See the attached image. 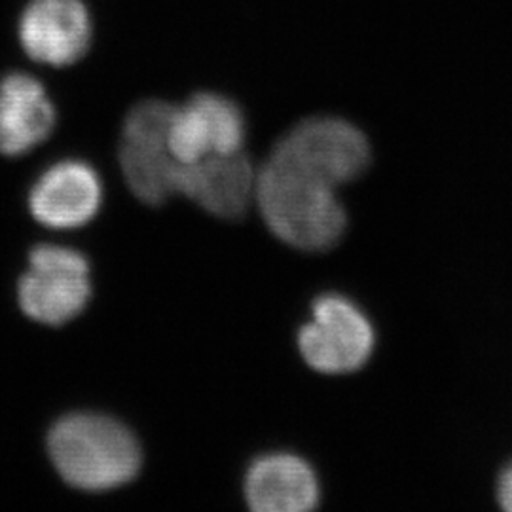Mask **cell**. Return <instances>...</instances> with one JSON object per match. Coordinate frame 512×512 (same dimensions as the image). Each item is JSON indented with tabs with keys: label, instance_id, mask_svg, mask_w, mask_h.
I'll use <instances>...</instances> for the list:
<instances>
[{
	"label": "cell",
	"instance_id": "cell-6",
	"mask_svg": "<svg viewBox=\"0 0 512 512\" xmlns=\"http://www.w3.org/2000/svg\"><path fill=\"white\" fill-rule=\"evenodd\" d=\"M272 156L338 188L365 173L370 145L365 133L348 120L321 116L294 126L275 145Z\"/></svg>",
	"mask_w": 512,
	"mask_h": 512
},
{
	"label": "cell",
	"instance_id": "cell-12",
	"mask_svg": "<svg viewBox=\"0 0 512 512\" xmlns=\"http://www.w3.org/2000/svg\"><path fill=\"white\" fill-rule=\"evenodd\" d=\"M57 124L54 101L44 84L27 73L0 80V154L18 158L50 139Z\"/></svg>",
	"mask_w": 512,
	"mask_h": 512
},
{
	"label": "cell",
	"instance_id": "cell-10",
	"mask_svg": "<svg viewBox=\"0 0 512 512\" xmlns=\"http://www.w3.org/2000/svg\"><path fill=\"white\" fill-rule=\"evenodd\" d=\"M256 173L243 150L213 154L200 162L179 164L175 190L217 219L238 220L255 200Z\"/></svg>",
	"mask_w": 512,
	"mask_h": 512
},
{
	"label": "cell",
	"instance_id": "cell-11",
	"mask_svg": "<svg viewBox=\"0 0 512 512\" xmlns=\"http://www.w3.org/2000/svg\"><path fill=\"white\" fill-rule=\"evenodd\" d=\"M243 494L255 512H306L319 505L321 488L306 459L291 452H272L249 465Z\"/></svg>",
	"mask_w": 512,
	"mask_h": 512
},
{
	"label": "cell",
	"instance_id": "cell-7",
	"mask_svg": "<svg viewBox=\"0 0 512 512\" xmlns=\"http://www.w3.org/2000/svg\"><path fill=\"white\" fill-rule=\"evenodd\" d=\"M18 35L33 61L71 67L92 46V16L82 0H31L19 18Z\"/></svg>",
	"mask_w": 512,
	"mask_h": 512
},
{
	"label": "cell",
	"instance_id": "cell-13",
	"mask_svg": "<svg viewBox=\"0 0 512 512\" xmlns=\"http://www.w3.org/2000/svg\"><path fill=\"white\" fill-rule=\"evenodd\" d=\"M495 497L503 511L512 512V459L499 473L497 486H495Z\"/></svg>",
	"mask_w": 512,
	"mask_h": 512
},
{
	"label": "cell",
	"instance_id": "cell-1",
	"mask_svg": "<svg viewBox=\"0 0 512 512\" xmlns=\"http://www.w3.org/2000/svg\"><path fill=\"white\" fill-rule=\"evenodd\" d=\"M255 200L275 238L298 251H329L346 234L336 188L274 156L256 173Z\"/></svg>",
	"mask_w": 512,
	"mask_h": 512
},
{
	"label": "cell",
	"instance_id": "cell-4",
	"mask_svg": "<svg viewBox=\"0 0 512 512\" xmlns=\"http://www.w3.org/2000/svg\"><path fill=\"white\" fill-rule=\"evenodd\" d=\"M175 105L158 99L137 103L129 110L120 135V169L139 202L158 207L177 196L179 162L169 150V126Z\"/></svg>",
	"mask_w": 512,
	"mask_h": 512
},
{
	"label": "cell",
	"instance_id": "cell-5",
	"mask_svg": "<svg viewBox=\"0 0 512 512\" xmlns=\"http://www.w3.org/2000/svg\"><path fill=\"white\" fill-rule=\"evenodd\" d=\"M376 332L365 311L344 294L317 296L311 321L298 330V349L306 365L321 374H349L368 363Z\"/></svg>",
	"mask_w": 512,
	"mask_h": 512
},
{
	"label": "cell",
	"instance_id": "cell-2",
	"mask_svg": "<svg viewBox=\"0 0 512 512\" xmlns=\"http://www.w3.org/2000/svg\"><path fill=\"white\" fill-rule=\"evenodd\" d=\"M48 456L71 488L90 494L133 482L143 467V450L122 421L95 412H74L55 421Z\"/></svg>",
	"mask_w": 512,
	"mask_h": 512
},
{
	"label": "cell",
	"instance_id": "cell-3",
	"mask_svg": "<svg viewBox=\"0 0 512 512\" xmlns=\"http://www.w3.org/2000/svg\"><path fill=\"white\" fill-rule=\"evenodd\" d=\"M88 258L63 245H37L19 277V308L38 325L63 327L80 317L92 300Z\"/></svg>",
	"mask_w": 512,
	"mask_h": 512
},
{
	"label": "cell",
	"instance_id": "cell-9",
	"mask_svg": "<svg viewBox=\"0 0 512 512\" xmlns=\"http://www.w3.org/2000/svg\"><path fill=\"white\" fill-rule=\"evenodd\" d=\"M101 205V177L82 160L50 165L29 192V213L38 224L52 230H74L90 224Z\"/></svg>",
	"mask_w": 512,
	"mask_h": 512
},
{
	"label": "cell",
	"instance_id": "cell-8",
	"mask_svg": "<svg viewBox=\"0 0 512 512\" xmlns=\"http://www.w3.org/2000/svg\"><path fill=\"white\" fill-rule=\"evenodd\" d=\"M243 143L245 118L232 99L219 93H196L183 107H175L169 150L179 164L241 152Z\"/></svg>",
	"mask_w": 512,
	"mask_h": 512
}]
</instances>
